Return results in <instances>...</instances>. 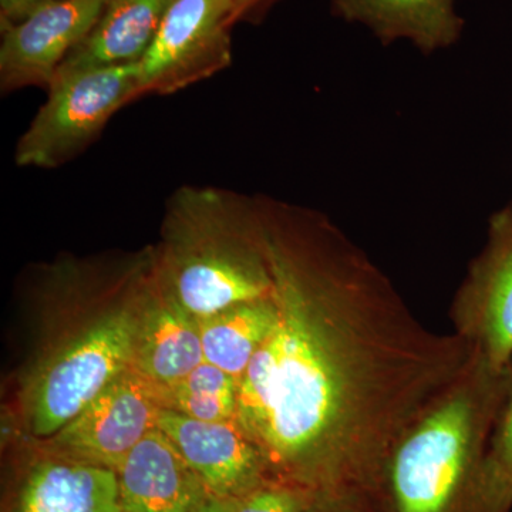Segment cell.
<instances>
[{"label": "cell", "mask_w": 512, "mask_h": 512, "mask_svg": "<svg viewBox=\"0 0 512 512\" xmlns=\"http://www.w3.org/2000/svg\"><path fill=\"white\" fill-rule=\"evenodd\" d=\"M305 501L289 485H264L238 498L235 512H305Z\"/></svg>", "instance_id": "d6986e66"}, {"label": "cell", "mask_w": 512, "mask_h": 512, "mask_svg": "<svg viewBox=\"0 0 512 512\" xmlns=\"http://www.w3.org/2000/svg\"><path fill=\"white\" fill-rule=\"evenodd\" d=\"M153 251L161 285L197 319L274 291L256 194L181 185L165 202Z\"/></svg>", "instance_id": "3957f363"}, {"label": "cell", "mask_w": 512, "mask_h": 512, "mask_svg": "<svg viewBox=\"0 0 512 512\" xmlns=\"http://www.w3.org/2000/svg\"><path fill=\"white\" fill-rule=\"evenodd\" d=\"M157 427L212 497L241 498L264 484V458L237 421H201L163 410Z\"/></svg>", "instance_id": "9c48e42d"}, {"label": "cell", "mask_w": 512, "mask_h": 512, "mask_svg": "<svg viewBox=\"0 0 512 512\" xmlns=\"http://www.w3.org/2000/svg\"><path fill=\"white\" fill-rule=\"evenodd\" d=\"M305 512H320V511H313V510H311V511H305Z\"/></svg>", "instance_id": "603a6c76"}, {"label": "cell", "mask_w": 512, "mask_h": 512, "mask_svg": "<svg viewBox=\"0 0 512 512\" xmlns=\"http://www.w3.org/2000/svg\"><path fill=\"white\" fill-rule=\"evenodd\" d=\"M143 96L140 66L60 72L15 148L22 168L56 170L96 143L117 111Z\"/></svg>", "instance_id": "277c9868"}, {"label": "cell", "mask_w": 512, "mask_h": 512, "mask_svg": "<svg viewBox=\"0 0 512 512\" xmlns=\"http://www.w3.org/2000/svg\"><path fill=\"white\" fill-rule=\"evenodd\" d=\"M473 421V406L460 394L427 414L400 443L392 464L399 512H446L466 470Z\"/></svg>", "instance_id": "52a82bcc"}, {"label": "cell", "mask_w": 512, "mask_h": 512, "mask_svg": "<svg viewBox=\"0 0 512 512\" xmlns=\"http://www.w3.org/2000/svg\"><path fill=\"white\" fill-rule=\"evenodd\" d=\"M238 380L220 367L202 362L190 375L164 389L165 410L201 421L237 417Z\"/></svg>", "instance_id": "e0dca14e"}, {"label": "cell", "mask_w": 512, "mask_h": 512, "mask_svg": "<svg viewBox=\"0 0 512 512\" xmlns=\"http://www.w3.org/2000/svg\"><path fill=\"white\" fill-rule=\"evenodd\" d=\"M237 0H175L140 66L143 96H170L232 63Z\"/></svg>", "instance_id": "8992f818"}, {"label": "cell", "mask_w": 512, "mask_h": 512, "mask_svg": "<svg viewBox=\"0 0 512 512\" xmlns=\"http://www.w3.org/2000/svg\"><path fill=\"white\" fill-rule=\"evenodd\" d=\"M124 512V511H123Z\"/></svg>", "instance_id": "d4e9b609"}, {"label": "cell", "mask_w": 512, "mask_h": 512, "mask_svg": "<svg viewBox=\"0 0 512 512\" xmlns=\"http://www.w3.org/2000/svg\"><path fill=\"white\" fill-rule=\"evenodd\" d=\"M60 0H0V28L2 33L19 25L37 10Z\"/></svg>", "instance_id": "ffe728a7"}, {"label": "cell", "mask_w": 512, "mask_h": 512, "mask_svg": "<svg viewBox=\"0 0 512 512\" xmlns=\"http://www.w3.org/2000/svg\"><path fill=\"white\" fill-rule=\"evenodd\" d=\"M485 485L494 503L507 500L512 493V400L495 443Z\"/></svg>", "instance_id": "ac0fdd59"}, {"label": "cell", "mask_w": 512, "mask_h": 512, "mask_svg": "<svg viewBox=\"0 0 512 512\" xmlns=\"http://www.w3.org/2000/svg\"><path fill=\"white\" fill-rule=\"evenodd\" d=\"M165 410L164 389L128 367L66 426L39 440L46 456L117 471Z\"/></svg>", "instance_id": "5b68a950"}, {"label": "cell", "mask_w": 512, "mask_h": 512, "mask_svg": "<svg viewBox=\"0 0 512 512\" xmlns=\"http://www.w3.org/2000/svg\"><path fill=\"white\" fill-rule=\"evenodd\" d=\"M278 320L274 298L235 303L198 319L205 362L242 379Z\"/></svg>", "instance_id": "2e32d148"}, {"label": "cell", "mask_w": 512, "mask_h": 512, "mask_svg": "<svg viewBox=\"0 0 512 512\" xmlns=\"http://www.w3.org/2000/svg\"><path fill=\"white\" fill-rule=\"evenodd\" d=\"M278 0H237L235 2L234 23L256 19L271 8Z\"/></svg>", "instance_id": "44dd1931"}, {"label": "cell", "mask_w": 512, "mask_h": 512, "mask_svg": "<svg viewBox=\"0 0 512 512\" xmlns=\"http://www.w3.org/2000/svg\"><path fill=\"white\" fill-rule=\"evenodd\" d=\"M338 18L365 26L383 43H412L424 55L450 49L463 35L456 0H329Z\"/></svg>", "instance_id": "7c38bea8"}, {"label": "cell", "mask_w": 512, "mask_h": 512, "mask_svg": "<svg viewBox=\"0 0 512 512\" xmlns=\"http://www.w3.org/2000/svg\"><path fill=\"white\" fill-rule=\"evenodd\" d=\"M153 281V245L127 254L62 255L30 272L36 320L19 384L30 436H53L131 366Z\"/></svg>", "instance_id": "7a4b0ae2"}, {"label": "cell", "mask_w": 512, "mask_h": 512, "mask_svg": "<svg viewBox=\"0 0 512 512\" xmlns=\"http://www.w3.org/2000/svg\"><path fill=\"white\" fill-rule=\"evenodd\" d=\"M202 362L200 322L161 285L154 266V281L141 313L131 367L167 389Z\"/></svg>", "instance_id": "8fae6325"}, {"label": "cell", "mask_w": 512, "mask_h": 512, "mask_svg": "<svg viewBox=\"0 0 512 512\" xmlns=\"http://www.w3.org/2000/svg\"><path fill=\"white\" fill-rule=\"evenodd\" d=\"M278 320L239 380L235 421L302 480L399 440L464 357L414 323L328 215L258 194Z\"/></svg>", "instance_id": "6da1fadb"}, {"label": "cell", "mask_w": 512, "mask_h": 512, "mask_svg": "<svg viewBox=\"0 0 512 512\" xmlns=\"http://www.w3.org/2000/svg\"><path fill=\"white\" fill-rule=\"evenodd\" d=\"M470 296L481 318L491 365L501 367L512 356V220L501 215L493 244L474 269Z\"/></svg>", "instance_id": "9a60e30c"}, {"label": "cell", "mask_w": 512, "mask_h": 512, "mask_svg": "<svg viewBox=\"0 0 512 512\" xmlns=\"http://www.w3.org/2000/svg\"><path fill=\"white\" fill-rule=\"evenodd\" d=\"M175 0H109L89 35L60 72L140 63Z\"/></svg>", "instance_id": "5bb4252c"}, {"label": "cell", "mask_w": 512, "mask_h": 512, "mask_svg": "<svg viewBox=\"0 0 512 512\" xmlns=\"http://www.w3.org/2000/svg\"><path fill=\"white\" fill-rule=\"evenodd\" d=\"M109 0H60L3 32L0 90L49 89L67 56L94 28Z\"/></svg>", "instance_id": "ba28073f"}, {"label": "cell", "mask_w": 512, "mask_h": 512, "mask_svg": "<svg viewBox=\"0 0 512 512\" xmlns=\"http://www.w3.org/2000/svg\"><path fill=\"white\" fill-rule=\"evenodd\" d=\"M116 473L124 512H192L210 497L158 427L127 454Z\"/></svg>", "instance_id": "30bf717a"}, {"label": "cell", "mask_w": 512, "mask_h": 512, "mask_svg": "<svg viewBox=\"0 0 512 512\" xmlns=\"http://www.w3.org/2000/svg\"><path fill=\"white\" fill-rule=\"evenodd\" d=\"M510 217H511V220H512V215H510Z\"/></svg>", "instance_id": "cb8c5ba5"}, {"label": "cell", "mask_w": 512, "mask_h": 512, "mask_svg": "<svg viewBox=\"0 0 512 512\" xmlns=\"http://www.w3.org/2000/svg\"><path fill=\"white\" fill-rule=\"evenodd\" d=\"M43 456L23 480L13 512H123L116 471Z\"/></svg>", "instance_id": "4fadbf2b"}, {"label": "cell", "mask_w": 512, "mask_h": 512, "mask_svg": "<svg viewBox=\"0 0 512 512\" xmlns=\"http://www.w3.org/2000/svg\"><path fill=\"white\" fill-rule=\"evenodd\" d=\"M238 498H205L204 501L192 512H235Z\"/></svg>", "instance_id": "7402d4cb"}]
</instances>
